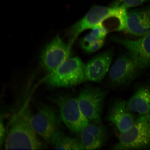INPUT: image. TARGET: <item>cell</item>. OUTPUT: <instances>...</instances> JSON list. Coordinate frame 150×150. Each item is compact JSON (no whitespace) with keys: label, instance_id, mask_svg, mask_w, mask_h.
<instances>
[{"label":"cell","instance_id":"cell-17","mask_svg":"<svg viewBox=\"0 0 150 150\" xmlns=\"http://www.w3.org/2000/svg\"><path fill=\"white\" fill-rule=\"evenodd\" d=\"M81 141L85 149L95 150L100 149L104 142L98 139L84 129L80 133Z\"/></svg>","mask_w":150,"mask_h":150},{"label":"cell","instance_id":"cell-3","mask_svg":"<svg viewBox=\"0 0 150 150\" xmlns=\"http://www.w3.org/2000/svg\"><path fill=\"white\" fill-rule=\"evenodd\" d=\"M59 106L62 120L67 128L74 134H80L90 123L84 115L79 104L77 98L60 96L56 99Z\"/></svg>","mask_w":150,"mask_h":150},{"label":"cell","instance_id":"cell-15","mask_svg":"<svg viewBox=\"0 0 150 150\" xmlns=\"http://www.w3.org/2000/svg\"><path fill=\"white\" fill-rule=\"evenodd\" d=\"M115 6V10L100 24L108 33L112 31H127L126 8L119 5Z\"/></svg>","mask_w":150,"mask_h":150},{"label":"cell","instance_id":"cell-21","mask_svg":"<svg viewBox=\"0 0 150 150\" xmlns=\"http://www.w3.org/2000/svg\"><path fill=\"white\" fill-rule=\"evenodd\" d=\"M104 40H99L83 50L88 53H93L100 49L104 44Z\"/></svg>","mask_w":150,"mask_h":150},{"label":"cell","instance_id":"cell-23","mask_svg":"<svg viewBox=\"0 0 150 150\" xmlns=\"http://www.w3.org/2000/svg\"><path fill=\"white\" fill-rule=\"evenodd\" d=\"M3 120V119H2L1 117V133H0V134H1V135H0V136H1V139H1V147L3 144H4V142H5V128Z\"/></svg>","mask_w":150,"mask_h":150},{"label":"cell","instance_id":"cell-11","mask_svg":"<svg viewBox=\"0 0 150 150\" xmlns=\"http://www.w3.org/2000/svg\"><path fill=\"white\" fill-rule=\"evenodd\" d=\"M107 119L120 132L128 131L136 120L135 116L127 106V101L122 99L112 103L108 110Z\"/></svg>","mask_w":150,"mask_h":150},{"label":"cell","instance_id":"cell-13","mask_svg":"<svg viewBox=\"0 0 150 150\" xmlns=\"http://www.w3.org/2000/svg\"><path fill=\"white\" fill-rule=\"evenodd\" d=\"M127 31L142 37L150 33V5L127 13Z\"/></svg>","mask_w":150,"mask_h":150},{"label":"cell","instance_id":"cell-8","mask_svg":"<svg viewBox=\"0 0 150 150\" xmlns=\"http://www.w3.org/2000/svg\"><path fill=\"white\" fill-rule=\"evenodd\" d=\"M112 40L126 49L140 70L150 67V33L136 40L117 37Z\"/></svg>","mask_w":150,"mask_h":150},{"label":"cell","instance_id":"cell-18","mask_svg":"<svg viewBox=\"0 0 150 150\" xmlns=\"http://www.w3.org/2000/svg\"><path fill=\"white\" fill-rule=\"evenodd\" d=\"M84 129L98 139L104 142H105L106 138V131L105 128L101 125V123H90Z\"/></svg>","mask_w":150,"mask_h":150},{"label":"cell","instance_id":"cell-7","mask_svg":"<svg viewBox=\"0 0 150 150\" xmlns=\"http://www.w3.org/2000/svg\"><path fill=\"white\" fill-rule=\"evenodd\" d=\"M115 6L111 7L96 6L92 7L83 18L72 25L67 33L68 44L72 47L79 35L86 30L99 25L102 21L115 10Z\"/></svg>","mask_w":150,"mask_h":150},{"label":"cell","instance_id":"cell-9","mask_svg":"<svg viewBox=\"0 0 150 150\" xmlns=\"http://www.w3.org/2000/svg\"><path fill=\"white\" fill-rule=\"evenodd\" d=\"M140 70L132 57L123 55L117 59L110 68L109 78L114 87L127 85L134 80Z\"/></svg>","mask_w":150,"mask_h":150},{"label":"cell","instance_id":"cell-16","mask_svg":"<svg viewBox=\"0 0 150 150\" xmlns=\"http://www.w3.org/2000/svg\"><path fill=\"white\" fill-rule=\"evenodd\" d=\"M51 143L56 149L85 150L81 140L66 135L60 131L56 134Z\"/></svg>","mask_w":150,"mask_h":150},{"label":"cell","instance_id":"cell-1","mask_svg":"<svg viewBox=\"0 0 150 150\" xmlns=\"http://www.w3.org/2000/svg\"><path fill=\"white\" fill-rule=\"evenodd\" d=\"M30 112L22 108L13 117L4 142L5 149H40L44 147L29 125Z\"/></svg>","mask_w":150,"mask_h":150},{"label":"cell","instance_id":"cell-22","mask_svg":"<svg viewBox=\"0 0 150 150\" xmlns=\"http://www.w3.org/2000/svg\"><path fill=\"white\" fill-rule=\"evenodd\" d=\"M147 1L148 0H121L122 4L121 5L127 8L138 6Z\"/></svg>","mask_w":150,"mask_h":150},{"label":"cell","instance_id":"cell-10","mask_svg":"<svg viewBox=\"0 0 150 150\" xmlns=\"http://www.w3.org/2000/svg\"><path fill=\"white\" fill-rule=\"evenodd\" d=\"M124 139L132 149H150V112L139 117L125 133Z\"/></svg>","mask_w":150,"mask_h":150},{"label":"cell","instance_id":"cell-14","mask_svg":"<svg viewBox=\"0 0 150 150\" xmlns=\"http://www.w3.org/2000/svg\"><path fill=\"white\" fill-rule=\"evenodd\" d=\"M129 109L142 115L150 112V87L142 86L136 90L127 101Z\"/></svg>","mask_w":150,"mask_h":150},{"label":"cell","instance_id":"cell-4","mask_svg":"<svg viewBox=\"0 0 150 150\" xmlns=\"http://www.w3.org/2000/svg\"><path fill=\"white\" fill-rule=\"evenodd\" d=\"M105 91L95 86H86L77 98L81 110L89 121L101 123L103 105L106 96Z\"/></svg>","mask_w":150,"mask_h":150},{"label":"cell","instance_id":"cell-19","mask_svg":"<svg viewBox=\"0 0 150 150\" xmlns=\"http://www.w3.org/2000/svg\"><path fill=\"white\" fill-rule=\"evenodd\" d=\"M90 34L98 40H104L108 33V31L100 24L91 29Z\"/></svg>","mask_w":150,"mask_h":150},{"label":"cell","instance_id":"cell-6","mask_svg":"<svg viewBox=\"0 0 150 150\" xmlns=\"http://www.w3.org/2000/svg\"><path fill=\"white\" fill-rule=\"evenodd\" d=\"M71 47L57 35L45 47L40 58L43 68L48 74L53 72L72 55Z\"/></svg>","mask_w":150,"mask_h":150},{"label":"cell","instance_id":"cell-2","mask_svg":"<svg viewBox=\"0 0 150 150\" xmlns=\"http://www.w3.org/2000/svg\"><path fill=\"white\" fill-rule=\"evenodd\" d=\"M85 64L80 58L70 57L53 72L49 74L45 81L54 87H69L85 81Z\"/></svg>","mask_w":150,"mask_h":150},{"label":"cell","instance_id":"cell-5","mask_svg":"<svg viewBox=\"0 0 150 150\" xmlns=\"http://www.w3.org/2000/svg\"><path fill=\"white\" fill-rule=\"evenodd\" d=\"M29 121L34 131L48 142H51L59 131L57 115L52 109L47 106L40 107L34 114L30 113Z\"/></svg>","mask_w":150,"mask_h":150},{"label":"cell","instance_id":"cell-20","mask_svg":"<svg viewBox=\"0 0 150 150\" xmlns=\"http://www.w3.org/2000/svg\"><path fill=\"white\" fill-rule=\"evenodd\" d=\"M98 40H99L96 38L90 33L89 34L86 35L81 40L80 42L81 47L83 50L87 47L93 45Z\"/></svg>","mask_w":150,"mask_h":150},{"label":"cell","instance_id":"cell-12","mask_svg":"<svg viewBox=\"0 0 150 150\" xmlns=\"http://www.w3.org/2000/svg\"><path fill=\"white\" fill-rule=\"evenodd\" d=\"M113 52L108 50L96 56L85 65L86 80L93 82L102 81L108 72Z\"/></svg>","mask_w":150,"mask_h":150}]
</instances>
